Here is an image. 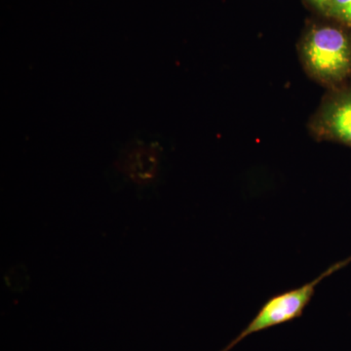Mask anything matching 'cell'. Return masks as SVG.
I'll return each instance as SVG.
<instances>
[{
    "label": "cell",
    "instance_id": "obj_1",
    "mask_svg": "<svg viewBox=\"0 0 351 351\" xmlns=\"http://www.w3.org/2000/svg\"><path fill=\"white\" fill-rule=\"evenodd\" d=\"M302 56L309 71L323 82H339L351 71L350 39L335 27L311 32L304 40Z\"/></svg>",
    "mask_w": 351,
    "mask_h": 351
},
{
    "label": "cell",
    "instance_id": "obj_2",
    "mask_svg": "<svg viewBox=\"0 0 351 351\" xmlns=\"http://www.w3.org/2000/svg\"><path fill=\"white\" fill-rule=\"evenodd\" d=\"M350 261L351 258L345 261V262L332 265L326 271L323 272L319 277L314 279L311 282L304 284L302 287L272 297L271 299H269L263 304L262 308L258 311L257 315L249 323L248 326L242 330L239 336L221 351L232 350L235 346L241 343L247 337L256 334V332L265 331L269 328L290 322V321L301 317L307 304L313 299L316 286L323 279L331 276L332 272L341 269V267L350 263Z\"/></svg>",
    "mask_w": 351,
    "mask_h": 351
},
{
    "label": "cell",
    "instance_id": "obj_3",
    "mask_svg": "<svg viewBox=\"0 0 351 351\" xmlns=\"http://www.w3.org/2000/svg\"><path fill=\"white\" fill-rule=\"evenodd\" d=\"M332 137L351 145V95L335 103L324 117Z\"/></svg>",
    "mask_w": 351,
    "mask_h": 351
},
{
    "label": "cell",
    "instance_id": "obj_5",
    "mask_svg": "<svg viewBox=\"0 0 351 351\" xmlns=\"http://www.w3.org/2000/svg\"><path fill=\"white\" fill-rule=\"evenodd\" d=\"M314 4L319 8H326L331 4L332 0H313Z\"/></svg>",
    "mask_w": 351,
    "mask_h": 351
},
{
    "label": "cell",
    "instance_id": "obj_4",
    "mask_svg": "<svg viewBox=\"0 0 351 351\" xmlns=\"http://www.w3.org/2000/svg\"><path fill=\"white\" fill-rule=\"evenodd\" d=\"M329 7L332 14L351 24V0H332Z\"/></svg>",
    "mask_w": 351,
    "mask_h": 351
}]
</instances>
